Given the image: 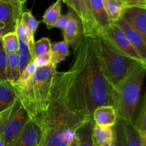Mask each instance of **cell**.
Returning a JSON list of instances; mask_svg holds the SVG:
<instances>
[{"instance_id":"43","label":"cell","mask_w":146,"mask_h":146,"mask_svg":"<svg viewBox=\"0 0 146 146\" xmlns=\"http://www.w3.org/2000/svg\"><path fill=\"white\" fill-rule=\"evenodd\" d=\"M144 8L146 9V1H145V4H144Z\"/></svg>"},{"instance_id":"20","label":"cell","mask_w":146,"mask_h":146,"mask_svg":"<svg viewBox=\"0 0 146 146\" xmlns=\"http://www.w3.org/2000/svg\"><path fill=\"white\" fill-rule=\"evenodd\" d=\"M6 76L7 81H9L12 85L17 84L19 81L21 73H20L19 61L17 53L7 56Z\"/></svg>"},{"instance_id":"21","label":"cell","mask_w":146,"mask_h":146,"mask_svg":"<svg viewBox=\"0 0 146 146\" xmlns=\"http://www.w3.org/2000/svg\"><path fill=\"white\" fill-rule=\"evenodd\" d=\"M68 46H69L64 41L51 44V65L57 66V64L66 59L70 54Z\"/></svg>"},{"instance_id":"9","label":"cell","mask_w":146,"mask_h":146,"mask_svg":"<svg viewBox=\"0 0 146 146\" xmlns=\"http://www.w3.org/2000/svg\"><path fill=\"white\" fill-rule=\"evenodd\" d=\"M68 14V24L63 31L64 41L76 50L84 36V27L81 19L74 11L69 9Z\"/></svg>"},{"instance_id":"41","label":"cell","mask_w":146,"mask_h":146,"mask_svg":"<svg viewBox=\"0 0 146 146\" xmlns=\"http://www.w3.org/2000/svg\"><path fill=\"white\" fill-rule=\"evenodd\" d=\"M27 0H19V1H20V4H21V5H24V4H25V2L26 1H27Z\"/></svg>"},{"instance_id":"16","label":"cell","mask_w":146,"mask_h":146,"mask_svg":"<svg viewBox=\"0 0 146 146\" xmlns=\"http://www.w3.org/2000/svg\"><path fill=\"white\" fill-rule=\"evenodd\" d=\"M92 136L94 146H108L112 145L115 141L113 127L103 128L94 124Z\"/></svg>"},{"instance_id":"23","label":"cell","mask_w":146,"mask_h":146,"mask_svg":"<svg viewBox=\"0 0 146 146\" xmlns=\"http://www.w3.org/2000/svg\"><path fill=\"white\" fill-rule=\"evenodd\" d=\"M14 10L11 4L0 1V22L7 24L9 31H14L16 21Z\"/></svg>"},{"instance_id":"10","label":"cell","mask_w":146,"mask_h":146,"mask_svg":"<svg viewBox=\"0 0 146 146\" xmlns=\"http://www.w3.org/2000/svg\"><path fill=\"white\" fill-rule=\"evenodd\" d=\"M121 19L146 41V9L142 7H128L124 9Z\"/></svg>"},{"instance_id":"32","label":"cell","mask_w":146,"mask_h":146,"mask_svg":"<svg viewBox=\"0 0 146 146\" xmlns=\"http://www.w3.org/2000/svg\"><path fill=\"white\" fill-rule=\"evenodd\" d=\"M34 61L37 68L49 65L51 63V53L50 52L44 55L36 57L34 58Z\"/></svg>"},{"instance_id":"37","label":"cell","mask_w":146,"mask_h":146,"mask_svg":"<svg viewBox=\"0 0 146 146\" xmlns=\"http://www.w3.org/2000/svg\"><path fill=\"white\" fill-rule=\"evenodd\" d=\"M68 146H78V138L77 137L75 136L73 138V139L70 141V143H68Z\"/></svg>"},{"instance_id":"36","label":"cell","mask_w":146,"mask_h":146,"mask_svg":"<svg viewBox=\"0 0 146 146\" xmlns=\"http://www.w3.org/2000/svg\"><path fill=\"white\" fill-rule=\"evenodd\" d=\"M7 32H9L8 27H7V24L4 23L0 22V38H2L3 36Z\"/></svg>"},{"instance_id":"12","label":"cell","mask_w":146,"mask_h":146,"mask_svg":"<svg viewBox=\"0 0 146 146\" xmlns=\"http://www.w3.org/2000/svg\"><path fill=\"white\" fill-rule=\"evenodd\" d=\"M61 1L65 3L68 8L74 11L79 17L84 27V36L95 37L99 36L96 27L90 21L87 16L82 0H61Z\"/></svg>"},{"instance_id":"14","label":"cell","mask_w":146,"mask_h":146,"mask_svg":"<svg viewBox=\"0 0 146 146\" xmlns=\"http://www.w3.org/2000/svg\"><path fill=\"white\" fill-rule=\"evenodd\" d=\"M92 118L95 125L103 128H113L118 121V115L113 106H102L94 110Z\"/></svg>"},{"instance_id":"33","label":"cell","mask_w":146,"mask_h":146,"mask_svg":"<svg viewBox=\"0 0 146 146\" xmlns=\"http://www.w3.org/2000/svg\"><path fill=\"white\" fill-rule=\"evenodd\" d=\"M68 21V14L67 13L66 14L64 15H61L50 27V29L51 28H58L64 30L66 27Z\"/></svg>"},{"instance_id":"19","label":"cell","mask_w":146,"mask_h":146,"mask_svg":"<svg viewBox=\"0 0 146 146\" xmlns=\"http://www.w3.org/2000/svg\"><path fill=\"white\" fill-rule=\"evenodd\" d=\"M94 126L93 118H89L78 128L76 132V136L78 138V146H94L92 136Z\"/></svg>"},{"instance_id":"39","label":"cell","mask_w":146,"mask_h":146,"mask_svg":"<svg viewBox=\"0 0 146 146\" xmlns=\"http://www.w3.org/2000/svg\"><path fill=\"white\" fill-rule=\"evenodd\" d=\"M0 146H6L4 137H3V135L1 134H0Z\"/></svg>"},{"instance_id":"44","label":"cell","mask_w":146,"mask_h":146,"mask_svg":"<svg viewBox=\"0 0 146 146\" xmlns=\"http://www.w3.org/2000/svg\"><path fill=\"white\" fill-rule=\"evenodd\" d=\"M145 1H146V0H145Z\"/></svg>"},{"instance_id":"27","label":"cell","mask_w":146,"mask_h":146,"mask_svg":"<svg viewBox=\"0 0 146 146\" xmlns=\"http://www.w3.org/2000/svg\"><path fill=\"white\" fill-rule=\"evenodd\" d=\"M21 21L34 36L39 22L36 19L32 13L30 11H23L21 16Z\"/></svg>"},{"instance_id":"17","label":"cell","mask_w":146,"mask_h":146,"mask_svg":"<svg viewBox=\"0 0 146 146\" xmlns=\"http://www.w3.org/2000/svg\"><path fill=\"white\" fill-rule=\"evenodd\" d=\"M17 100L12 84L7 80L0 82V113L11 108Z\"/></svg>"},{"instance_id":"26","label":"cell","mask_w":146,"mask_h":146,"mask_svg":"<svg viewBox=\"0 0 146 146\" xmlns=\"http://www.w3.org/2000/svg\"><path fill=\"white\" fill-rule=\"evenodd\" d=\"M51 42L47 37H44L34 42V58L37 56L44 55L51 52Z\"/></svg>"},{"instance_id":"6","label":"cell","mask_w":146,"mask_h":146,"mask_svg":"<svg viewBox=\"0 0 146 146\" xmlns=\"http://www.w3.org/2000/svg\"><path fill=\"white\" fill-rule=\"evenodd\" d=\"M0 134L4 137L6 146H11L31 118L18 99L11 108L6 110Z\"/></svg>"},{"instance_id":"24","label":"cell","mask_w":146,"mask_h":146,"mask_svg":"<svg viewBox=\"0 0 146 146\" xmlns=\"http://www.w3.org/2000/svg\"><path fill=\"white\" fill-rule=\"evenodd\" d=\"M3 48L7 56L17 54L18 52L19 43V38L14 31H9L4 34L1 38Z\"/></svg>"},{"instance_id":"1","label":"cell","mask_w":146,"mask_h":146,"mask_svg":"<svg viewBox=\"0 0 146 146\" xmlns=\"http://www.w3.org/2000/svg\"><path fill=\"white\" fill-rule=\"evenodd\" d=\"M68 71V92L78 112L92 117L98 107L113 106V91L103 72L96 36L83 37Z\"/></svg>"},{"instance_id":"8","label":"cell","mask_w":146,"mask_h":146,"mask_svg":"<svg viewBox=\"0 0 146 146\" xmlns=\"http://www.w3.org/2000/svg\"><path fill=\"white\" fill-rule=\"evenodd\" d=\"M113 129L116 146H142L141 135L133 123L118 118Z\"/></svg>"},{"instance_id":"13","label":"cell","mask_w":146,"mask_h":146,"mask_svg":"<svg viewBox=\"0 0 146 146\" xmlns=\"http://www.w3.org/2000/svg\"><path fill=\"white\" fill-rule=\"evenodd\" d=\"M114 24H117L123 31L136 52L143 60L144 66L146 68V41L138 32L131 28L122 19H120L119 20L114 22Z\"/></svg>"},{"instance_id":"7","label":"cell","mask_w":146,"mask_h":146,"mask_svg":"<svg viewBox=\"0 0 146 146\" xmlns=\"http://www.w3.org/2000/svg\"><path fill=\"white\" fill-rule=\"evenodd\" d=\"M101 36L109 40L113 45L116 47L123 54L144 65L143 60L136 52L123 31L117 24L112 23L106 32Z\"/></svg>"},{"instance_id":"3","label":"cell","mask_w":146,"mask_h":146,"mask_svg":"<svg viewBox=\"0 0 146 146\" xmlns=\"http://www.w3.org/2000/svg\"><path fill=\"white\" fill-rule=\"evenodd\" d=\"M56 66L49 64L37 68L32 78L24 84L13 85L18 101L31 120L42 128L48 111Z\"/></svg>"},{"instance_id":"5","label":"cell","mask_w":146,"mask_h":146,"mask_svg":"<svg viewBox=\"0 0 146 146\" xmlns=\"http://www.w3.org/2000/svg\"><path fill=\"white\" fill-rule=\"evenodd\" d=\"M145 74V66H137L114 93L113 106L116 110L118 118L133 123Z\"/></svg>"},{"instance_id":"25","label":"cell","mask_w":146,"mask_h":146,"mask_svg":"<svg viewBox=\"0 0 146 146\" xmlns=\"http://www.w3.org/2000/svg\"><path fill=\"white\" fill-rule=\"evenodd\" d=\"M61 0H56L45 11L42 17L43 23L50 29L51 24L61 15Z\"/></svg>"},{"instance_id":"18","label":"cell","mask_w":146,"mask_h":146,"mask_svg":"<svg viewBox=\"0 0 146 146\" xmlns=\"http://www.w3.org/2000/svg\"><path fill=\"white\" fill-rule=\"evenodd\" d=\"M19 46L17 54L19 61L20 73H22L24 68L27 66L31 61L34 60V43L29 42L26 38L20 37L19 38Z\"/></svg>"},{"instance_id":"29","label":"cell","mask_w":146,"mask_h":146,"mask_svg":"<svg viewBox=\"0 0 146 146\" xmlns=\"http://www.w3.org/2000/svg\"><path fill=\"white\" fill-rule=\"evenodd\" d=\"M133 125L139 133H142L146 131V96L142 108L135 123H133Z\"/></svg>"},{"instance_id":"4","label":"cell","mask_w":146,"mask_h":146,"mask_svg":"<svg viewBox=\"0 0 146 146\" xmlns=\"http://www.w3.org/2000/svg\"><path fill=\"white\" fill-rule=\"evenodd\" d=\"M96 40L103 72L114 94L130 72L142 64L123 54L107 38L99 36Z\"/></svg>"},{"instance_id":"30","label":"cell","mask_w":146,"mask_h":146,"mask_svg":"<svg viewBox=\"0 0 146 146\" xmlns=\"http://www.w3.org/2000/svg\"><path fill=\"white\" fill-rule=\"evenodd\" d=\"M36 68L37 67L36 65L34 60L31 61V62L27 65V66L24 68V71H23L22 73L21 74L19 81H18L17 84H24V83L27 82L29 80L31 79L33 77V76L34 75V74H35L36 71Z\"/></svg>"},{"instance_id":"28","label":"cell","mask_w":146,"mask_h":146,"mask_svg":"<svg viewBox=\"0 0 146 146\" xmlns=\"http://www.w3.org/2000/svg\"><path fill=\"white\" fill-rule=\"evenodd\" d=\"M14 31H15V33L17 34L18 38L22 37V38H26V39L28 40L29 42L33 43V44L35 42V41H34V36L31 34V33L30 32L29 30L24 25V24L21 22V18L16 20Z\"/></svg>"},{"instance_id":"15","label":"cell","mask_w":146,"mask_h":146,"mask_svg":"<svg viewBox=\"0 0 146 146\" xmlns=\"http://www.w3.org/2000/svg\"><path fill=\"white\" fill-rule=\"evenodd\" d=\"M91 7L92 17L98 34L99 36H103L112 23L110 21L104 9L102 0H91Z\"/></svg>"},{"instance_id":"11","label":"cell","mask_w":146,"mask_h":146,"mask_svg":"<svg viewBox=\"0 0 146 146\" xmlns=\"http://www.w3.org/2000/svg\"><path fill=\"white\" fill-rule=\"evenodd\" d=\"M41 136V127L34 121L30 120L11 146H38Z\"/></svg>"},{"instance_id":"34","label":"cell","mask_w":146,"mask_h":146,"mask_svg":"<svg viewBox=\"0 0 146 146\" xmlns=\"http://www.w3.org/2000/svg\"><path fill=\"white\" fill-rule=\"evenodd\" d=\"M10 2H11V4L13 7V8H14L16 19H20L21 18V14L23 13V11H22L23 6L20 4L19 0H10Z\"/></svg>"},{"instance_id":"42","label":"cell","mask_w":146,"mask_h":146,"mask_svg":"<svg viewBox=\"0 0 146 146\" xmlns=\"http://www.w3.org/2000/svg\"><path fill=\"white\" fill-rule=\"evenodd\" d=\"M0 1H3V2H7V3H9V4H11L10 0H0Z\"/></svg>"},{"instance_id":"35","label":"cell","mask_w":146,"mask_h":146,"mask_svg":"<svg viewBox=\"0 0 146 146\" xmlns=\"http://www.w3.org/2000/svg\"><path fill=\"white\" fill-rule=\"evenodd\" d=\"M145 0H127L126 7H144Z\"/></svg>"},{"instance_id":"45","label":"cell","mask_w":146,"mask_h":146,"mask_svg":"<svg viewBox=\"0 0 146 146\" xmlns=\"http://www.w3.org/2000/svg\"></svg>"},{"instance_id":"38","label":"cell","mask_w":146,"mask_h":146,"mask_svg":"<svg viewBox=\"0 0 146 146\" xmlns=\"http://www.w3.org/2000/svg\"><path fill=\"white\" fill-rule=\"evenodd\" d=\"M140 135H141L142 146H146V131L142 133H140Z\"/></svg>"},{"instance_id":"2","label":"cell","mask_w":146,"mask_h":146,"mask_svg":"<svg viewBox=\"0 0 146 146\" xmlns=\"http://www.w3.org/2000/svg\"><path fill=\"white\" fill-rule=\"evenodd\" d=\"M69 83V71H56L38 146H68L78 128L92 118L83 115L76 108L68 92Z\"/></svg>"},{"instance_id":"40","label":"cell","mask_w":146,"mask_h":146,"mask_svg":"<svg viewBox=\"0 0 146 146\" xmlns=\"http://www.w3.org/2000/svg\"><path fill=\"white\" fill-rule=\"evenodd\" d=\"M115 1H118L119 3H121V4L124 6L125 7H126V3H127V0H115Z\"/></svg>"},{"instance_id":"31","label":"cell","mask_w":146,"mask_h":146,"mask_svg":"<svg viewBox=\"0 0 146 146\" xmlns=\"http://www.w3.org/2000/svg\"><path fill=\"white\" fill-rule=\"evenodd\" d=\"M7 55L3 48L1 38H0V82L7 80L6 68H7Z\"/></svg>"},{"instance_id":"22","label":"cell","mask_w":146,"mask_h":146,"mask_svg":"<svg viewBox=\"0 0 146 146\" xmlns=\"http://www.w3.org/2000/svg\"><path fill=\"white\" fill-rule=\"evenodd\" d=\"M104 9L111 23H114L121 19L124 9L123 4L115 0H102Z\"/></svg>"}]
</instances>
